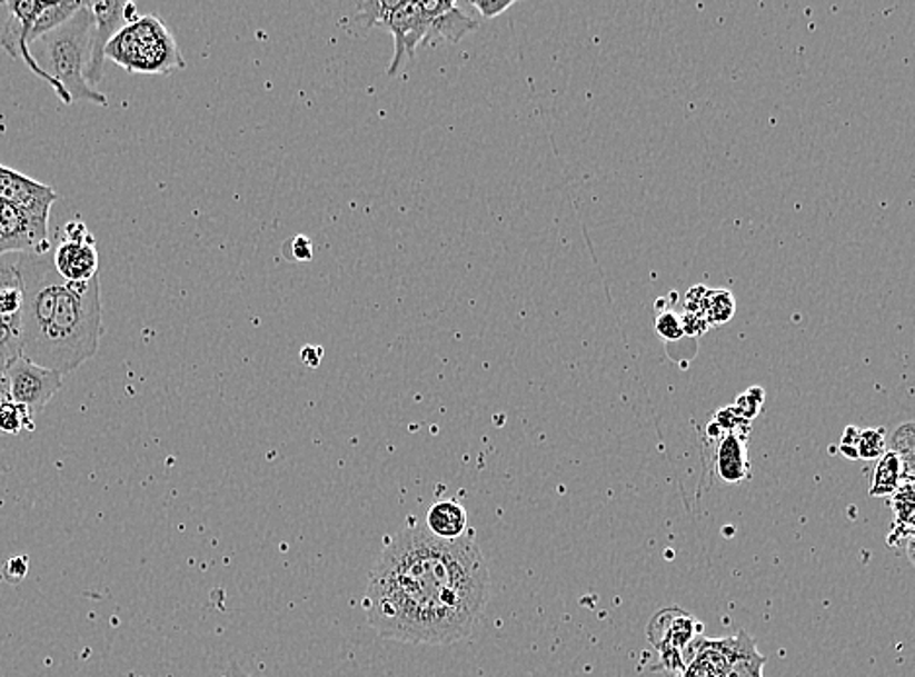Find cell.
I'll return each instance as SVG.
<instances>
[{
    "label": "cell",
    "mask_w": 915,
    "mask_h": 677,
    "mask_svg": "<svg viewBox=\"0 0 915 677\" xmlns=\"http://www.w3.org/2000/svg\"><path fill=\"white\" fill-rule=\"evenodd\" d=\"M322 356H325V350H322L320 346H305L301 354H299V358H301L302 364L307 367H311V369H317V367L320 366Z\"/></svg>",
    "instance_id": "f1b7e54d"
},
{
    "label": "cell",
    "mask_w": 915,
    "mask_h": 677,
    "mask_svg": "<svg viewBox=\"0 0 915 677\" xmlns=\"http://www.w3.org/2000/svg\"><path fill=\"white\" fill-rule=\"evenodd\" d=\"M84 2L74 0H61V2H46L36 22H33L32 33H30V48L33 41L40 40L41 36L53 32L59 26H63L67 20H71Z\"/></svg>",
    "instance_id": "e0dca14e"
},
{
    "label": "cell",
    "mask_w": 915,
    "mask_h": 677,
    "mask_svg": "<svg viewBox=\"0 0 915 677\" xmlns=\"http://www.w3.org/2000/svg\"><path fill=\"white\" fill-rule=\"evenodd\" d=\"M656 332L664 338V340H679L684 338V327H682V319L677 317L674 311H662L656 319Z\"/></svg>",
    "instance_id": "603a6c76"
},
{
    "label": "cell",
    "mask_w": 915,
    "mask_h": 677,
    "mask_svg": "<svg viewBox=\"0 0 915 677\" xmlns=\"http://www.w3.org/2000/svg\"><path fill=\"white\" fill-rule=\"evenodd\" d=\"M53 266L67 283H84L98 276L95 235L82 221L64 225V240L57 247Z\"/></svg>",
    "instance_id": "9c48e42d"
},
{
    "label": "cell",
    "mask_w": 915,
    "mask_h": 677,
    "mask_svg": "<svg viewBox=\"0 0 915 677\" xmlns=\"http://www.w3.org/2000/svg\"><path fill=\"white\" fill-rule=\"evenodd\" d=\"M682 327H684V335L697 336L707 330L708 322L703 319V317H697V315H692V312H685L684 317H682Z\"/></svg>",
    "instance_id": "83f0119b"
},
{
    "label": "cell",
    "mask_w": 915,
    "mask_h": 677,
    "mask_svg": "<svg viewBox=\"0 0 915 677\" xmlns=\"http://www.w3.org/2000/svg\"><path fill=\"white\" fill-rule=\"evenodd\" d=\"M92 30L95 18L88 9V2H84L71 20L33 41L40 48L33 57L41 69L63 88L71 102H92L106 108L108 98L87 82Z\"/></svg>",
    "instance_id": "3957f363"
},
{
    "label": "cell",
    "mask_w": 915,
    "mask_h": 677,
    "mask_svg": "<svg viewBox=\"0 0 915 677\" xmlns=\"http://www.w3.org/2000/svg\"><path fill=\"white\" fill-rule=\"evenodd\" d=\"M648 637L660 653L664 668L674 677L684 674L685 666L697 653V623L679 609H666L654 617Z\"/></svg>",
    "instance_id": "8992f818"
},
{
    "label": "cell",
    "mask_w": 915,
    "mask_h": 677,
    "mask_svg": "<svg viewBox=\"0 0 915 677\" xmlns=\"http://www.w3.org/2000/svg\"><path fill=\"white\" fill-rule=\"evenodd\" d=\"M106 59L133 74H170L186 67L175 36L155 14L123 26L108 43Z\"/></svg>",
    "instance_id": "277c9868"
},
{
    "label": "cell",
    "mask_w": 915,
    "mask_h": 677,
    "mask_svg": "<svg viewBox=\"0 0 915 677\" xmlns=\"http://www.w3.org/2000/svg\"><path fill=\"white\" fill-rule=\"evenodd\" d=\"M859 431L861 430H857V428L849 426V428L845 430L844 439H842L839 451H842L845 457H849V459H859V455H857V439H859Z\"/></svg>",
    "instance_id": "4316f807"
},
{
    "label": "cell",
    "mask_w": 915,
    "mask_h": 677,
    "mask_svg": "<svg viewBox=\"0 0 915 677\" xmlns=\"http://www.w3.org/2000/svg\"><path fill=\"white\" fill-rule=\"evenodd\" d=\"M126 7H128V2H121V0L88 2V9L95 18V30H92V41H90V61H88L87 67V82L92 88L105 79L106 48H108V43L113 40V36L120 32L123 26H128Z\"/></svg>",
    "instance_id": "30bf717a"
},
{
    "label": "cell",
    "mask_w": 915,
    "mask_h": 677,
    "mask_svg": "<svg viewBox=\"0 0 915 677\" xmlns=\"http://www.w3.org/2000/svg\"><path fill=\"white\" fill-rule=\"evenodd\" d=\"M28 570H30V558L28 557H14L10 558L7 565L2 566V580L9 584H20L24 580L26 576H28Z\"/></svg>",
    "instance_id": "cb8c5ba5"
},
{
    "label": "cell",
    "mask_w": 915,
    "mask_h": 677,
    "mask_svg": "<svg viewBox=\"0 0 915 677\" xmlns=\"http://www.w3.org/2000/svg\"><path fill=\"white\" fill-rule=\"evenodd\" d=\"M289 250H291V256H294V260H297V262H309V260H312V242L311 239L305 237V235H297V237L291 240Z\"/></svg>",
    "instance_id": "484cf974"
},
{
    "label": "cell",
    "mask_w": 915,
    "mask_h": 677,
    "mask_svg": "<svg viewBox=\"0 0 915 677\" xmlns=\"http://www.w3.org/2000/svg\"><path fill=\"white\" fill-rule=\"evenodd\" d=\"M703 317L708 325H725L728 320H733L734 312H736V301H734L733 293L726 289H707V293L703 297Z\"/></svg>",
    "instance_id": "d6986e66"
},
{
    "label": "cell",
    "mask_w": 915,
    "mask_h": 677,
    "mask_svg": "<svg viewBox=\"0 0 915 677\" xmlns=\"http://www.w3.org/2000/svg\"><path fill=\"white\" fill-rule=\"evenodd\" d=\"M718 472L726 482H740L748 475V455L742 438L736 434H728L718 447Z\"/></svg>",
    "instance_id": "9a60e30c"
},
{
    "label": "cell",
    "mask_w": 915,
    "mask_h": 677,
    "mask_svg": "<svg viewBox=\"0 0 915 677\" xmlns=\"http://www.w3.org/2000/svg\"><path fill=\"white\" fill-rule=\"evenodd\" d=\"M36 430L33 424V415L28 408L7 400L0 405V434H9V436H18L22 431Z\"/></svg>",
    "instance_id": "ffe728a7"
},
{
    "label": "cell",
    "mask_w": 915,
    "mask_h": 677,
    "mask_svg": "<svg viewBox=\"0 0 915 677\" xmlns=\"http://www.w3.org/2000/svg\"><path fill=\"white\" fill-rule=\"evenodd\" d=\"M46 7V2H38V0H17V2H9V20L4 24L2 36H0V46L9 53L12 59H18L33 72L38 74L41 80H46L49 87L56 90L59 100L63 104H72L71 98L67 96L63 88L57 84L56 80L49 77L48 72L41 69L36 57L32 56V48H30V33H32L33 22Z\"/></svg>",
    "instance_id": "52a82bcc"
},
{
    "label": "cell",
    "mask_w": 915,
    "mask_h": 677,
    "mask_svg": "<svg viewBox=\"0 0 915 677\" xmlns=\"http://www.w3.org/2000/svg\"><path fill=\"white\" fill-rule=\"evenodd\" d=\"M884 451H886V441H884L883 430H863L859 431V439H857V455L859 459H881Z\"/></svg>",
    "instance_id": "7402d4cb"
},
{
    "label": "cell",
    "mask_w": 915,
    "mask_h": 677,
    "mask_svg": "<svg viewBox=\"0 0 915 677\" xmlns=\"http://www.w3.org/2000/svg\"><path fill=\"white\" fill-rule=\"evenodd\" d=\"M431 14V43L439 40L459 41L478 30L477 20L467 17L451 0H426ZM430 43V46H431Z\"/></svg>",
    "instance_id": "7c38bea8"
},
{
    "label": "cell",
    "mask_w": 915,
    "mask_h": 677,
    "mask_svg": "<svg viewBox=\"0 0 915 677\" xmlns=\"http://www.w3.org/2000/svg\"><path fill=\"white\" fill-rule=\"evenodd\" d=\"M514 4V0H470V7H475L486 20L500 17L501 12L510 10Z\"/></svg>",
    "instance_id": "d4e9b609"
},
{
    "label": "cell",
    "mask_w": 915,
    "mask_h": 677,
    "mask_svg": "<svg viewBox=\"0 0 915 677\" xmlns=\"http://www.w3.org/2000/svg\"><path fill=\"white\" fill-rule=\"evenodd\" d=\"M12 361H14V359L10 358L9 354L0 348V375L7 371V367H9Z\"/></svg>",
    "instance_id": "4dcf8cb0"
},
{
    "label": "cell",
    "mask_w": 915,
    "mask_h": 677,
    "mask_svg": "<svg viewBox=\"0 0 915 677\" xmlns=\"http://www.w3.org/2000/svg\"><path fill=\"white\" fill-rule=\"evenodd\" d=\"M424 527L441 541H455L469 534V516L461 504L447 498L431 506Z\"/></svg>",
    "instance_id": "4fadbf2b"
},
{
    "label": "cell",
    "mask_w": 915,
    "mask_h": 677,
    "mask_svg": "<svg viewBox=\"0 0 915 677\" xmlns=\"http://www.w3.org/2000/svg\"><path fill=\"white\" fill-rule=\"evenodd\" d=\"M891 451L898 455L904 462V475H906L907 482H914V422H906L892 434Z\"/></svg>",
    "instance_id": "44dd1931"
},
{
    "label": "cell",
    "mask_w": 915,
    "mask_h": 677,
    "mask_svg": "<svg viewBox=\"0 0 915 677\" xmlns=\"http://www.w3.org/2000/svg\"><path fill=\"white\" fill-rule=\"evenodd\" d=\"M367 32L385 28L395 40V56L389 64V77H395L406 59H415L416 49L431 43V14L428 2L412 0H367L358 4L351 18Z\"/></svg>",
    "instance_id": "5b68a950"
},
{
    "label": "cell",
    "mask_w": 915,
    "mask_h": 677,
    "mask_svg": "<svg viewBox=\"0 0 915 677\" xmlns=\"http://www.w3.org/2000/svg\"><path fill=\"white\" fill-rule=\"evenodd\" d=\"M902 482H907L906 475H904V462L894 451H884L876 465L868 495L873 498H886V496L894 495Z\"/></svg>",
    "instance_id": "2e32d148"
},
{
    "label": "cell",
    "mask_w": 915,
    "mask_h": 677,
    "mask_svg": "<svg viewBox=\"0 0 915 677\" xmlns=\"http://www.w3.org/2000/svg\"><path fill=\"white\" fill-rule=\"evenodd\" d=\"M914 482H902L898 490L892 495V510L896 516V529L899 527V545L912 541L914 535Z\"/></svg>",
    "instance_id": "ac0fdd59"
},
{
    "label": "cell",
    "mask_w": 915,
    "mask_h": 677,
    "mask_svg": "<svg viewBox=\"0 0 915 677\" xmlns=\"http://www.w3.org/2000/svg\"><path fill=\"white\" fill-rule=\"evenodd\" d=\"M102 335L100 276L84 283L64 281L48 325L22 346V356L36 366L69 375L95 358Z\"/></svg>",
    "instance_id": "7a4b0ae2"
},
{
    "label": "cell",
    "mask_w": 915,
    "mask_h": 677,
    "mask_svg": "<svg viewBox=\"0 0 915 677\" xmlns=\"http://www.w3.org/2000/svg\"><path fill=\"white\" fill-rule=\"evenodd\" d=\"M765 658L757 653L756 640L748 633L734 637V653L725 677H764Z\"/></svg>",
    "instance_id": "5bb4252c"
},
{
    "label": "cell",
    "mask_w": 915,
    "mask_h": 677,
    "mask_svg": "<svg viewBox=\"0 0 915 677\" xmlns=\"http://www.w3.org/2000/svg\"><path fill=\"white\" fill-rule=\"evenodd\" d=\"M2 375L9 385L10 400L28 408L33 416L40 415L63 385V375L36 366L24 356L14 359Z\"/></svg>",
    "instance_id": "ba28073f"
},
{
    "label": "cell",
    "mask_w": 915,
    "mask_h": 677,
    "mask_svg": "<svg viewBox=\"0 0 915 677\" xmlns=\"http://www.w3.org/2000/svg\"><path fill=\"white\" fill-rule=\"evenodd\" d=\"M56 200L57 193L49 186L0 165V201L36 219L48 221L49 208Z\"/></svg>",
    "instance_id": "8fae6325"
},
{
    "label": "cell",
    "mask_w": 915,
    "mask_h": 677,
    "mask_svg": "<svg viewBox=\"0 0 915 677\" xmlns=\"http://www.w3.org/2000/svg\"><path fill=\"white\" fill-rule=\"evenodd\" d=\"M488 591L490 574L475 535L441 541L426 527L408 526L377 558L364 609L381 638L446 646L477 627Z\"/></svg>",
    "instance_id": "6da1fadb"
},
{
    "label": "cell",
    "mask_w": 915,
    "mask_h": 677,
    "mask_svg": "<svg viewBox=\"0 0 915 677\" xmlns=\"http://www.w3.org/2000/svg\"><path fill=\"white\" fill-rule=\"evenodd\" d=\"M7 400H10L9 385H7L4 375H0V405H2V402H7Z\"/></svg>",
    "instance_id": "f546056e"
}]
</instances>
